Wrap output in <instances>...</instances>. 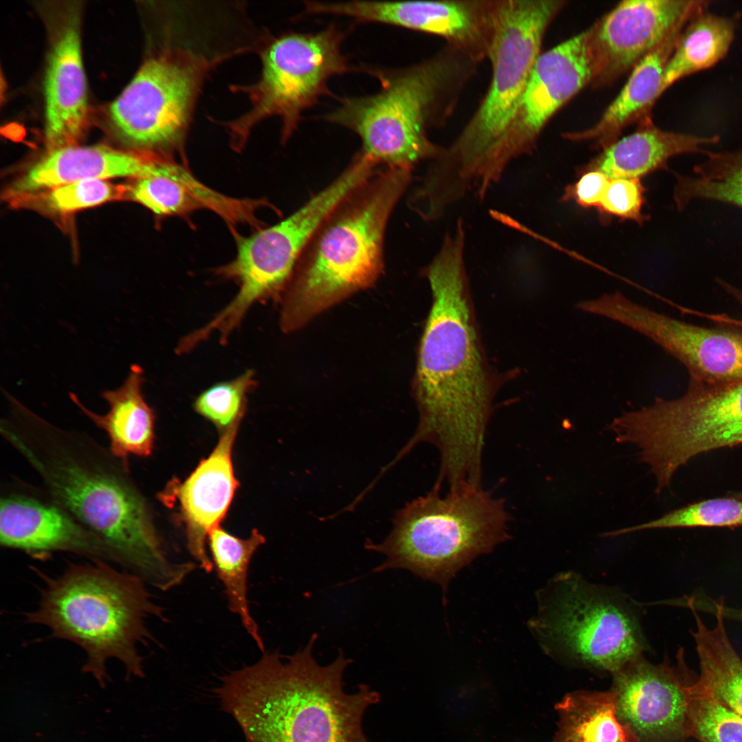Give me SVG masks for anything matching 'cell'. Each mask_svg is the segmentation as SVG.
<instances>
[{"mask_svg": "<svg viewBox=\"0 0 742 742\" xmlns=\"http://www.w3.org/2000/svg\"><path fill=\"white\" fill-rule=\"evenodd\" d=\"M465 236L445 234L425 269L432 304L420 340L414 394L419 420L392 460L417 444L440 455L437 482L449 487L481 484L485 434L496 382L475 323L464 265Z\"/></svg>", "mask_w": 742, "mask_h": 742, "instance_id": "1", "label": "cell"}, {"mask_svg": "<svg viewBox=\"0 0 742 742\" xmlns=\"http://www.w3.org/2000/svg\"><path fill=\"white\" fill-rule=\"evenodd\" d=\"M316 640L313 634L285 657L265 651L254 664L223 677L216 694L246 742H371L363 717L380 694L366 684L345 692L350 659L340 652L331 663L319 664L313 654Z\"/></svg>", "mask_w": 742, "mask_h": 742, "instance_id": "2", "label": "cell"}, {"mask_svg": "<svg viewBox=\"0 0 742 742\" xmlns=\"http://www.w3.org/2000/svg\"><path fill=\"white\" fill-rule=\"evenodd\" d=\"M37 429L10 431L5 436L56 500L144 581L164 591L180 584L186 566L166 557L145 502L132 484L67 436Z\"/></svg>", "mask_w": 742, "mask_h": 742, "instance_id": "3", "label": "cell"}, {"mask_svg": "<svg viewBox=\"0 0 742 742\" xmlns=\"http://www.w3.org/2000/svg\"><path fill=\"white\" fill-rule=\"evenodd\" d=\"M92 561L71 565L49 578L27 620L78 645L86 654L82 671L102 687L109 680L106 664L112 659L123 664L127 677H142L139 645L150 638L146 620L161 618L163 609L151 599L140 576L118 571L105 561Z\"/></svg>", "mask_w": 742, "mask_h": 742, "instance_id": "4", "label": "cell"}, {"mask_svg": "<svg viewBox=\"0 0 742 742\" xmlns=\"http://www.w3.org/2000/svg\"><path fill=\"white\" fill-rule=\"evenodd\" d=\"M564 0L495 1L488 55L492 78L484 99L460 135L433 164L449 190L477 186L517 114L544 34Z\"/></svg>", "mask_w": 742, "mask_h": 742, "instance_id": "5", "label": "cell"}, {"mask_svg": "<svg viewBox=\"0 0 742 742\" xmlns=\"http://www.w3.org/2000/svg\"><path fill=\"white\" fill-rule=\"evenodd\" d=\"M441 491L433 486L398 510L381 542L367 541V549L385 556L374 572L407 570L445 593L461 569L510 538L503 499L482 486Z\"/></svg>", "mask_w": 742, "mask_h": 742, "instance_id": "6", "label": "cell"}, {"mask_svg": "<svg viewBox=\"0 0 742 742\" xmlns=\"http://www.w3.org/2000/svg\"><path fill=\"white\" fill-rule=\"evenodd\" d=\"M412 179V169L390 168L321 236L289 293L281 326L295 330L352 293L368 287L382 267L387 221Z\"/></svg>", "mask_w": 742, "mask_h": 742, "instance_id": "7", "label": "cell"}, {"mask_svg": "<svg viewBox=\"0 0 742 742\" xmlns=\"http://www.w3.org/2000/svg\"><path fill=\"white\" fill-rule=\"evenodd\" d=\"M369 71L380 81L379 91L341 98L326 120L357 133L361 154L377 164L412 169L420 161L438 158L443 148L429 139L427 128L450 71L445 61Z\"/></svg>", "mask_w": 742, "mask_h": 742, "instance_id": "8", "label": "cell"}, {"mask_svg": "<svg viewBox=\"0 0 742 742\" xmlns=\"http://www.w3.org/2000/svg\"><path fill=\"white\" fill-rule=\"evenodd\" d=\"M542 595L532 627L549 653L612 674L647 649L636 611L616 591L567 572Z\"/></svg>", "mask_w": 742, "mask_h": 742, "instance_id": "9", "label": "cell"}, {"mask_svg": "<svg viewBox=\"0 0 742 742\" xmlns=\"http://www.w3.org/2000/svg\"><path fill=\"white\" fill-rule=\"evenodd\" d=\"M374 166L357 158L335 181L280 223L257 231L238 243L236 256L219 273L239 286L235 297L203 327L217 332L225 344L247 311L276 293L284 284L302 249L323 221L361 187Z\"/></svg>", "mask_w": 742, "mask_h": 742, "instance_id": "10", "label": "cell"}, {"mask_svg": "<svg viewBox=\"0 0 742 742\" xmlns=\"http://www.w3.org/2000/svg\"><path fill=\"white\" fill-rule=\"evenodd\" d=\"M344 38L331 26L314 33L286 34L267 46L258 81L245 88L251 108L229 126L236 149L253 126L271 116L282 121V138L291 136L304 111L329 93L330 78L350 69L341 51Z\"/></svg>", "mask_w": 742, "mask_h": 742, "instance_id": "11", "label": "cell"}, {"mask_svg": "<svg viewBox=\"0 0 742 742\" xmlns=\"http://www.w3.org/2000/svg\"><path fill=\"white\" fill-rule=\"evenodd\" d=\"M206 66L202 58L183 52H164L145 61L110 108L122 137L143 149L177 143Z\"/></svg>", "mask_w": 742, "mask_h": 742, "instance_id": "12", "label": "cell"}, {"mask_svg": "<svg viewBox=\"0 0 742 742\" xmlns=\"http://www.w3.org/2000/svg\"><path fill=\"white\" fill-rule=\"evenodd\" d=\"M605 317L649 338L688 369L690 381L719 385L742 381V333L686 323L653 311L619 292L583 303Z\"/></svg>", "mask_w": 742, "mask_h": 742, "instance_id": "13", "label": "cell"}, {"mask_svg": "<svg viewBox=\"0 0 742 742\" xmlns=\"http://www.w3.org/2000/svg\"><path fill=\"white\" fill-rule=\"evenodd\" d=\"M710 2L628 0L586 29L592 64L590 86H609L640 63L677 27Z\"/></svg>", "mask_w": 742, "mask_h": 742, "instance_id": "14", "label": "cell"}, {"mask_svg": "<svg viewBox=\"0 0 742 742\" xmlns=\"http://www.w3.org/2000/svg\"><path fill=\"white\" fill-rule=\"evenodd\" d=\"M592 80L587 30L539 55L515 119L492 159L503 174L515 158L534 148L551 117Z\"/></svg>", "mask_w": 742, "mask_h": 742, "instance_id": "15", "label": "cell"}, {"mask_svg": "<svg viewBox=\"0 0 742 742\" xmlns=\"http://www.w3.org/2000/svg\"><path fill=\"white\" fill-rule=\"evenodd\" d=\"M683 649L677 665L654 664L643 655L612 673L616 713L640 742H681L688 737L687 686L691 679Z\"/></svg>", "mask_w": 742, "mask_h": 742, "instance_id": "16", "label": "cell"}, {"mask_svg": "<svg viewBox=\"0 0 742 742\" xmlns=\"http://www.w3.org/2000/svg\"><path fill=\"white\" fill-rule=\"evenodd\" d=\"M494 2L473 1L314 2V14L352 17L444 37L472 58L488 55Z\"/></svg>", "mask_w": 742, "mask_h": 742, "instance_id": "17", "label": "cell"}, {"mask_svg": "<svg viewBox=\"0 0 742 742\" xmlns=\"http://www.w3.org/2000/svg\"><path fill=\"white\" fill-rule=\"evenodd\" d=\"M0 542L32 555L65 551L123 565L111 547L65 510L29 497L1 499Z\"/></svg>", "mask_w": 742, "mask_h": 742, "instance_id": "18", "label": "cell"}, {"mask_svg": "<svg viewBox=\"0 0 742 742\" xmlns=\"http://www.w3.org/2000/svg\"><path fill=\"white\" fill-rule=\"evenodd\" d=\"M45 143L49 151L76 145L87 122V90L80 16L70 8L58 26L45 77Z\"/></svg>", "mask_w": 742, "mask_h": 742, "instance_id": "19", "label": "cell"}, {"mask_svg": "<svg viewBox=\"0 0 742 742\" xmlns=\"http://www.w3.org/2000/svg\"><path fill=\"white\" fill-rule=\"evenodd\" d=\"M238 425L225 429L213 452L177 489L186 523L189 550L206 572L213 569L205 548L207 537L218 527L238 485L231 454Z\"/></svg>", "mask_w": 742, "mask_h": 742, "instance_id": "20", "label": "cell"}, {"mask_svg": "<svg viewBox=\"0 0 742 742\" xmlns=\"http://www.w3.org/2000/svg\"><path fill=\"white\" fill-rule=\"evenodd\" d=\"M157 159L148 152H125L106 146H67L49 151L12 184L6 195L16 201L82 180L151 177Z\"/></svg>", "mask_w": 742, "mask_h": 742, "instance_id": "21", "label": "cell"}, {"mask_svg": "<svg viewBox=\"0 0 742 742\" xmlns=\"http://www.w3.org/2000/svg\"><path fill=\"white\" fill-rule=\"evenodd\" d=\"M687 23L673 30L631 70L619 94L593 126L565 132L563 137L572 142L589 141L594 148L602 150L619 139L630 125L650 118L655 102L662 94L667 64Z\"/></svg>", "mask_w": 742, "mask_h": 742, "instance_id": "22", "label": "cell"}, {"mask_svg": "<svg viewBox=\"0 0 742 742\" xmlns=\"http://www.w3.org/2000/svg\"><path fill=\"white\" fill-rule=\"evenodd\" d=\"M718 135L701 136L668 131L648 118L636 131L602 149L599 155L579 172L598 170L609 179H639L664 168L671 158L686 154L704 153V148L716 144Z\"/></svg>", "mask_w": 742, "mask_h": 742, "instance_id": "23", "label": "cell"}, {"mask_svg": "<svg viewBox=\"0 0 742 742\" xmlns=\"http://www.w3.org/2000/svg\"><path fill=\"white\" fill-rule=\"evenodd\" d=\"M144 382L143 369L132 365L120 387L102 393L109 405L104 415L90 411L76 394L69 393L71 400L82 412L108 434L111 451L121 460L126 471L130 454L148 456L153 450L155 414L142 394Z\"/></svg>", "mask_w": 742, "mask_h": 742, "instance_id": "24", "label": "cell"}, {"mask_svg": "<svg viewBox=\"0 0 742 742\" xmlns=\"http://www.w3.org/2000/svg\"><path fill=\"white\" fill-rule=\"evenodd\" d=\"M716 625L708 628L695 614L692 636L699 664V675L694 686L742 717V659L729 640L724 619L714 615Z\"/></svg>", "mask_w": 742, "mask_h": 742, "instance_id": "25", "label": "cell"}, {"mask_svg": "<svg viewBox=\"0 0 742 742\" xmlns=\"http://www.w3.org/2000/svg\"><path fill=\"white\" fill-rule=\"evenodd\" d=\"M737 17L718 15L705 8L684 27L667 64L662 91L723 59L734 39Z\"/></svg>", "mask_w": 742, "mask_h": 742, "instance_id": "26", "label": "cell"}, {"mask_svg": "<svg viewBox=\"0 0 742 742\" xmlns=\"http://www.w3.org/2000/svg\"><path fill=\"white\" fill-rule=\"evenodd\" d=\"M555 708L559 723L553 742H640L618 718L611 690L570 693Z\"/></svg>", "mask_w": 742, "mask_h": 742, "instance_id": "27", "label": "cell"}, {"mask_svg": "<svg viewBox=\"0 0 742 742\" xmlns=\"http://www.w3.org/2000/svg\"><path fill=\"white\" fill-rule=\"evenodd\" d=\"M213 568L221 581L229 610L236 615L247 633L263 653L265 645L249 606L248 571L251 559L265 539L257 530L240 539L217 527L209 535Z\"/></svg>", "mask_w": 742, "mask_h": 742, "instance_id": "28", "label": "cell"}, {"mask_svg": "<svg viewBox=\"0 0 742 742\" xmlns=\"http://www.w3.org/2000/svg\"><path fill=\"white\" fill-rule=\"evenodd\" d=\"M692 176L675 174L673 199L682 211L696 200H709L742 210V146L732 150H706Z\"/></svg>", "mask_w": 742, "mask_h": 742, "instance_id": "29", "label": "cell"}, {"mask_svg": "<svg viewBox=\"0 0 742 742\" xmlns=\"http://www.w3.org/2000/svg\"><path fill=\"white\" fill-rule=\"evenodd\" d=\"M689 409L702 436L717 448L742 443V381L719 385L695 384Z\"/></svg>", "mask_w": 742, "mask_h": 742, "instance_id": "30", "label": "cell"}, {"mask_svg": "<svg viewBox=\"0 0 742 742\" xmlns=\"http://www.w3.org/2000/svg\"><path fill=\"white\" fill-rule=\"evenodd\" d=\"M742 525V495L705 499L671 510L647 522L618 530L620 536L647 530Z\"/></svg>", "mask_w": 742, "mask_h": 742, "instance_id": "31", "label": "cell"}, {"mask_svg": "<svg viewBox=\"0 0 742 742\" xmlns=\"http://www.w3.org/2000/svg\"><path fill=\"white\" fill-rule=\"evenodd\" d=\"M687 686L688 736L699 742H742V717L697 690Z\"/></svg>", "mask_w": 742, "mask_h": 742, "instance_id": "32", "label": "cell"}, {"mask_svg": "<svg viewBox=\"0 0 742 742\" xmlns=\"http://www.w3.org/2000/svg\"><path fill=\"white\" fill-rule=\"evenodd\" d=\"M256 385L255 374L248 370L234 379L208 387L196 398L194 407L199 414L225 429L240 423L247 394Z\"/></svg>", "mask_w": 742, "mask_h": 742, "instance_id": "33", "label": "cell"}, {"mask_svg": "<svg viewBox=\"0 0 742 742\" xmlns=\"http://www.w3.org/2000/svg\"><path fill=\"white\" fill-rule=\"evenodd\" d=\"M127 188L103 179H87L41 192V203L49 211L67 213L122 198Z\"/></svg>", "mask_w": 742, "mask_h": 742, "instance_id": "34", "label": "cell"}, {"mask_svg": "<svg viewBox=\"0 0 742 742\" xmlns=\"http://www.w3.org/2000/svg\"><path fill=\"white\" fill-rule=\"evenodd\" d=\"M644 188L639 179H610L597 207L603 219L616 217L642 224Z\"/></svg>", "mask_w": 742, "mask_h": 742, "instance_id": "35", "label": "cell"}, {"mask_svg": "<svg viewBox=\"0 0 742 742\" xmlns=\"http://www.w3.org/2000/svg\"><path fill=\"white\" fill-rule=\"evenodd\" d=\"M581 173L578 179L566 188L563 200H573L584 208H597L610 179L598 170Z\"/></svg>", "mask_w": 742, "mask_h": 742, "instance_id": "36", "label": "cell"}, {"mask_svg": "<svg viewBox=\"0 0 742 742\" xmlns=\"http://www.w3.org/2000/svg\"><path fill=\"white\" fill-rule=\"evenodd\" d=\"M711 611L719 614L724 620H732L742 623V608L728 606L722 598L712 602Z\"/></svg>", "mask_w": 742, "mask_h": 742, "instance_id": "37", "label": "cell"}, {"mask_svg": "<svg viewBox=\"0 0 742 742\" xmlns=\"http://www.w3.org/2000/svg\"><path fill=\"white\" fill-rule=\"evenodd\" d=\"M720 286H721L725 291L729 293L733 297L739 302L742 307V290L739 289L728 282L723 280H719Z\"/></svg>", "mask_w": 742, "mask_h": 742, "instance_id": "38", "label": "cell"}]
</instances>
